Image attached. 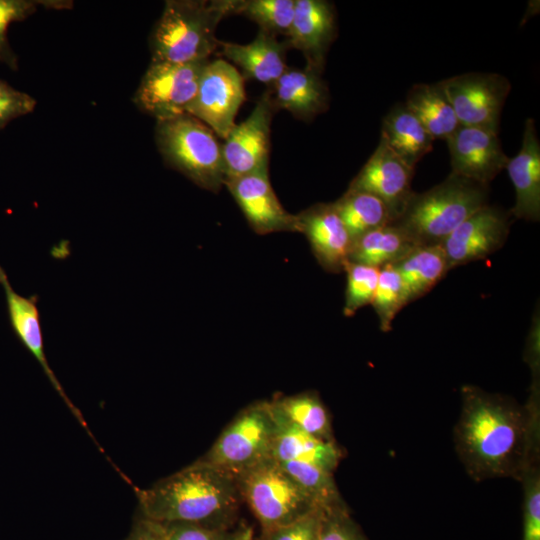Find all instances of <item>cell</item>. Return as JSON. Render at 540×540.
Segmentation results:
<instances>
[{
	"label": "cell",
	"instance_id": "cell-1",
	"mask_svg": "<svg viewBox=\"0 0 540 540\" xmlns=\"http://www.w3.org/2000/svg\"><path fill=\"white\" fill-rule=\"evenodd\" d=\"M461 411L453 430L457 456L476 481L519 479L531 413L514 398L475 385L460 390Z\"/></svg>",
	"mask_w": 540,
	"mask_h": 540
},
{
	"label": "cell",
	"instance_id": "cell-2",
	"mask_svg": "<svg viewBox=\"0 0 540 540\" xmlns=\"http://www.w3.org/2000/svg\"><path fill=\"white\" fill-rule=\"evenodd\" d=\"M136 494L141 516L149 520L227 529L235 524L242 501L234 476L200 460Z\"/></svg>",
	"mask_w": 540,
	"mask_h": 540
},
{
	"label": "cell",
	"instance_id": "cell-3",
	"mask_svg": "<svg viewBox=\"0 0 540 540\" xmlns=\"http://www.w3.org/2000/svg\"><path fill=\"white\" fill-rule=\"evenodd\" d=\"M238 0H167L149 38L151 61L209 60L218 48L219 22L235 14Z\"/></svg>",
	"mask_w": 540,
	"mask_h": 540
},
{
	"label": "cell",
	"instance_id": "cell-4",
	"mask_svg": "<svg viewBox=\"0 0 540 540\" xmlns=\"http://www.w3.org/2000/svg\"><path fill=\"white\" fill-rule=\"evenodd\" d=\"M489 186L450 173L429 190L413 192L392 224L417 245H441L469 216L488 204Z\"/></svg>",
	"mask_w": 540,
	"mask_h": 540
},
{
	"label": "cell",
	"instance_id": "cell-5",
	"mask_svg": "<svg viewBox=\"0 0 540 540\" xmlns=\"http://www.w3.org/2000/svg\"><path fill=\"white\" fill-rule=\"evenodd\" d=\"M155 141L165 163L200 188L218 192L225 184L222 144L197 118L185 113L156 121Z\"/></svg>",
	"mask_w": 540,
	"mask_h": 540
},
{
	"label": "cell",
	"instance_id": "cell-6",
	"mask_svg": "<svg viewBox=\"0 0 540 540\" xmlns=\"http://www.w3.org/2000/svg\"><path fill=\"white\" fill-rule=\"evenodd\" d=\"M235 478L261 531L286 525L320 507L271 457Z\"/></svg>",
	"mask_w": 540,
	"mask_h": 540
},
{
	"label": "cell",
	"instance_id": "cell-7",
	"mask_svg": "<svg viewBox=\"0 0 540 540\" xmlns=\"http://www.w3.org/2000/svg\"><path fill=\"white\" fill-rule=\"evenodd\" d=\"M275 421L269 401L241 410L198 460L234 477L271 457Z\"/></svg>",
	"mask_w": 540,
	"mask_h": 540
},
{
	"label": "cell",
	"instance_id": "cell-8",
	"mask_svg": "<svg viewBox=\"0 0 540 540\" xmlns=\"http://www.w3.org/2000/svg\"><path fill=\"white\" fill-rule=\"evenodd\" d=\"M209 60L193 63L151 61L132 98L142 112L156 121L187 113L201 73Z\"/></svg>",
	"mask_w": 540,
	"mask_h": 540
},
{
	"label": "cell",
	"instance_id": "cell-9",
	"mask_svg": "<svg viewBox=\"0 0 540 540\" xmlns=\"http://www.w3.org/2000/svg\"><path fill=\"white\" fill-rule=\"evenodd\" d=\"M245 98L242 74L226 60H209L187 113L224 140L235 126L236 114Z\"/></svg>",
	"mask_w": 540,
	"mask_h": 540
},
{
	"label": "cell",
	"instance_id": "cell-10",
	"mask_svg": "<svg viewBox=\"0 0 540 540\" xmlns=\"http://www.w3.org/2000/svg\"><path fill=\"white\" fill-rule=\"evenodd\" d=\"M462 126L498 132L501 112L511 90L497 73L470 72L440 81Z\"/></svg>",
	"mask_w": 540,
	"mask_h": 540
},
{
	"label": "cell",
	"instance_id": "cell-11",
	"mask_svg": "<svg viewBox=\"0 0 540 540\" xmlns=\"http://www.w3.org/2000/svg\"><path fill=\"white\" fill-rule=\"evenodd\" d=\"M275 111L265 92L248 118L235 124L223 140L226 180L269 172L270 127Z\"/></svg>",
	"mask_w": 540,
	"mask_h": 540
},
{
	"label": "cell",
	"instance_id": "cell-12",
	"mask_svg": "<svg viewBox=\"0 0 540 540\" xmlns=\"http://www.w3.org/2000/svg\"><path fill=\"white\" fill-rule=\"evenodd\" d=\"M510 216L487 204L463 221L441 244L450 270L498 251L508 237Z\"/></svg>",
	"mask_w": 540,
	"mask_h": 540
},
{
	"label": "cell",
	"instance_id": "cell-13",
	"mask_svg": "<svg viewBox=\"0 0 540 540\" xmlns=\"http://www.w3.org/2000/svg\"><path fill=\"white\" fill-rule=\"evenodd\" d=\"M414 173L415 169L406 165L380 138L375 151L348 189L367 192L382 200L393 222L414 192L411 188Z\"/></svg>",
	"mask_w": 540,
	"mask_h": 540
},
{
	"label": "cell",
	"instance_id": "cell-14",
	"mask_svg": "<svg viewBox=\"0 0 540 540\" xmlns=\"http://www.w3.org/2000/svg\"><path fill=\"white\" fill-rule=\"evenodd\" d=\"M446 141L451 173L484 185L489 186L509 160L493 130L460 125Z\"/></svg>",
	"mask_w": 540,
	"mask_h": 540
},
{
	"label": "cell",
	"instance_id": "cell-15",
	"mask_svg": "<svg viewBox=\"0 0 540 540\" xmlns=\"http://www.w3.org/2000/svg\"><path fill=\"white\" fill-rule=\"evenodd\" d=\"M227 187L254 232H297L296 215L286 211L278 200L268 173L230 178Z\"/></svg>",
	"mask_w": 540,
	"mask_h": 540
},
{
	"label": "cell",
	"instance_id": "cell-16",
	"mask_svg": "<svg viewBox=\"0 0 540 540\" xmlns=\"http://www.w3.org/2000/svg\"><path fill=\"white\" fill-rule=\"evenodd\" d=\"M337 34L336 13L325 0H296L293 21L287 35L288 47L302 52L306 68L322 73L326 55Z\"/></svg>",
	"mask_w": 540,
	"mask_h": 540
},
{
	"label": "cell",
	"instance_id": "cell-17",
	"mask_svg": "<svg viewBox=\"0 0 540 540\" xmlns=\"http://www.w3.org/2000/svg\"><path fill=\"white\" fill-rule=\"evenodd\" d=\"M297 232L307 238L321 267L332 273L343 271L352 240L333 203H318L296 214Z\"/></svg>",
	"mask_w": 540,
	"mask_h": 540
},
{
	"label": "cell",
	"instance_id": "cell-18",
	"mask_svg": "<svg viewBox=\"0 0 540 540\" xmlns=\"http://www.w3.org/2000/svg\"><path fill=\"white\" fill-rule=\"evenodd\" d=\"M0 285L5 293L8 318L15 336L39 363L49 382L76 419L82 426L87 428L82 414L66 395L60 381L47 361L40 312L37 306L38 296L25 297L17 293L11 286L8 276L1 265Z\"/></svg>",
	"mask_w": 540,
	"mask_h": 540
},
{
	"label": "cell",
	"instance_id": "cell-19",
	"mask_svg": "<svg viewBox=\"0 0 540 540\" xmlns=\"http://www.w3.org/2000/svg\"><path fill=\"white\" fill-rule=\"evenodd\" d=\"M507 173L515 188V204L509 214L526 221L540 219V143L535 122H525L519 152L509 158Z\"/></svg>",
	"mask_w": 540,
	"mask_h": 540
},
{
	"label": "cell",
	"instance_id": "cell-20",
	"mask_svg": "<svg viewBox=\"0 0 540 540\" xmlns=\"http://www.w3.org/2000/svg\"><path fill=\"white\" fill-rule=\"evenodd\" d=\"M266 91L275 110L284 109L296 118L310 120L329 106V90L321 74L288 68Z\"/></svg>",
	"mask_w": 540,
	"mask_h": 540
},
{
	"label": "cell",
	"instance_id": "cell-21",
	"mask_svg": "<svg viewBox=\"0 0 540 540\" xmlns=\"http://www.w3.org/2000/svg\"><path fill=\"white\" fill-rule=\"evenodd\" d=\"M220 54L242 70V76L268 86L277 81L288 69L285 63L287 42H279L275 35L259 30L248 44L218 42Z\"/></svg>",
	"mask_w": 540,
	"mask_h": 540
},
{
	"label": "cell",
	"instance_id": "cell-22",
	"mask_svg": "<svg viewBox=\"0 0 540 540\" xmlns=\"http://www.w3.org/2000/svg\"><path fill=\"white\" fill-rule=\"evenodd\" d=\"M271 411L276 426L271 458L276 461L306 462L331 473L335 471L344 456L343 449L336 441H326L301 431L272 408Z\"/></svg>",
	"mask_w": 540,
	"mask_h": 540
},
{
	"label": "cell",
	"instance_id": "cell-23",
	"mask_svg": "<svg viewBox=\"0 0 540 540\" xmlns=\"http://www.w3.org/2000/svg\"><path fill=\"white\" fill-rule=\"evenodd\" d=\"M381 138L413 169L433 150L435 141L404 103L395 105L384 117Z\"/></svg>",
	"mask_w": 540,
	"mask_h": 540
},
{
	"label": "cell",
	"instance_id": "cell-24",
	"mask_svg": "<svg viewBox=\"0 0 540 540\" xmlns=\"http://www.w3.org/2000/svg\"><path fill=\"white\" fill-rule=\"evenodd\" d=\"M404 104L435 140L446 141L460 126L440 82L413 85Z\"/></svg>",
	"mask_w": 540,
	"mask_h": 540
},
{
	"label": "cell",
	"instance_id": "cell-25",
	"mask_svg": "<svg viewBox=\"0 0 540 540\" xmlns=\"http://www.w3.org/2000/svg\"><path fill=\"white\" fill-rule=\"evenodd\" d=\"M416 246L402 229L389 223L353 240L348 261L381 268L397 263Z\"/></svg>",
	"mask_w": 540,
	"mask_h": 540
},
{
	"label": "cell",
	"instance_id": "cell-26",
	"mask_svg": "<svg viewBox=\"0 0 540 540\" xmlns=\"http://www.w3.org/2000/svg\"><path fill=\"white\" fill-rule=\"evenodd\" d=\"M393 265L402 278L409 302L426 295L450 270L441 245L416 246Z\"/></svg>",
	"mask_w": 540,
	"mask_h": 540
},
{
	"label": "cell",
	"instance_id": "cell-27",
	"mask_svg": "<svg viewBox=\"0 0 540 540\" xmlns=\"http://www.w3.org/2000/svg\"><path fill=\"white\" fill-rule=\"evenodd\" d=\"M272 410L294 427L326 441H336L328 409L316 391L277 396Z\"/></svg>",
	"mask_w": 540,
	"mask_h": 540
},
{
	"label": "cell",
	"instance_id": "cell-28",
	"mask_svg": "<svg viewBox=\"0 0 540 540\" xmlns=\"http://www.w3.org/2000/svg\"><path fill=\"white\" fill-rule=\"evenodd\" d=\"M518 481L522 485V538L540 540V424L530 426L524 463Z\"/></svg>",
	"mask_w": 540,
	"mask_h": 540
},
{
	"label": "cell",
	"instance_id": "cell-29",
	"mask_svg": "<svg viewBox=\"0 0 540 540\" xmlns=\"http://www.w3.org/2000/svg\"><path fill=\"white\" fill-rule=\"evenodd\" d=\"M333 205L352 241L392 222L384 202L367 192L347 189Z\"/></svg>",
	"mask_w": 540,
	"mask_h": 540
},
{
	"label": "cell",
	"instance_id": "cell-30",
	"mask_svg": "<svg viewBox=\"0 0 540 540\" xmlns=\"http://www.w3.org/2000/svg\"><path fill=\"white\" fill-rule=\"evenodd\" d=\"M282 469L323 509L346 505L333 473L300 461H277Z\"/></svg>",
	"mask_w": 540,
	"mask_h": 540
},
{
	"label": "cell",
	"instance_id": "cell-31",
	"mask_svg": "<svg viewBox=\"0 0 540 540\" xmlns=\"http://www.w3.org/2000/svg\"><path fill=\"white\" fill-rule=\"evenodd\" d=\"M409 302L402 278L393 264L379 269L377 287L371 302L383 332L392 329V322Z\"/></svg>",
	"mask_w": 540,
	"mask_h": 540
},
{
	"label": "cell",
	"instance_id": "cell-32",
	"mask_svg": "<svg viewBox=\"0 0 540 540\" xmlns=\"http://www.w3.org/2000/svg\"><path fill=\"white\" fill-rule=\"evenodd\" d=\"M296 0H238L235 14H242L257 23L261 30L287 37Z\"/></svg>",
	"mask_w": 540,
	"mask_h": 540
},
{
	"label": "cell",
	"instance_id": "cell-33",
	"mask_svg": "<svg viewBox=\"0 0 540 540\" xmlns=\"http://www.w3.org/2000/svg\"><path fill=\"white\" fill-rule=\"evenodd\" d=\"M50 9H69L72 1L59 0H0V62L10 69H18V58L12 50L7 30L11 23L23 21L36 12L38 7Z\"/></svg>",
	"mask_w": 540,
	"mask_h": 540
},
{
	"label": "cell",
	"instance_id": "cell-34",
	"mask_svg": "<svg viewBox=\"0 0 540 540\" xmlns=\"http://www.w3.org/2000/svg\"><path fill=\"white\" fill-rule=\"evenodd\" d=\"M379 269L348 261L346 272V291L343 314L353 316L362 307L371 304L379 278Z\"/></svg>",
	"mask_w": 540,
	"mask_h": 540
},
{
	"label": "cell",
	"instance_id": "cell-35",
	"mask_svg": "<svg viewBox=\"0 0 540 540\" xmlns=\"http://www.w3.org/2000/svg\"><path fill=\"white\" fill-rule=\"evenodd\" d=\"M324 509L317 507L299 519L261 531L259 540H319Z\"/></svg>",
	"mask_w": 540,
	"mask_h": 540
},
{
	"label": "cell",
	"instance_id": "cell-36",
	"mask_svg": "<svg viewBox=\"0 0 540 540\" xmlns=\"http://www.w3.org/2000/svg\"><path fill=\"white\" fill-rule=\"evenodd\" d=\"M319 540H369L347 505L324 509Z\"/></svg>",
	"mask_w": 540,
	"mask_h": 540
},
{
	"label": "cell",
	"instance_id": "cell-37",
	"mask_svg": "<svg viewBox=\"0 0 540 540\" xmlns=\"http://www.w3.org/2000/svg\"><path fill=\"white\" fill-rule=\"evenodd\" d=\"M159 523V522H158ZM163 540H232L234 531L190 522L159 523Z\"/></svg>",
	"mask_w": 540,
	"mask_h": 540
},
{
	"label": "cell",
	"instance_id": "cell-38",
	"mask_svg": "<svg viewBox=\"0 0 540 540\" xmlns=\"http://www.w3.org/2000/svg\"><path fill=\"white\" fill-rule=\"evenodd\" d=\"M36 104L32 96L0 80V130L10 121L31 113Z\"/></svg>",
	"mask_w": 540,
	"mask_h": 540
},
{
	"label": "cell",
	"instance_id": "cell-39",
	"mask_svg": "<svg viewBox=\"0 0 540 540\" xmlns=\"http://www.w3.org/2000/svg\"><path fill=\"white\" fill-rule=\"evenodd\" d=\"M539 315L533 318V323L528 335L524 359L531 370V374H540V326Z\"/></svg>",
	"mask_w": 540,
	"mask_h": 540
},
{
	"label": "cell",
	"instance_id": "cell-40",
	"mask_svg": "<svg viewBox=\"0 0 540 540\" xmlns=\"http://www.w3.org/2000/svg\"><path fill=\"white\" fill-rule=\"evenodd\" d=\"M124 540H163L160 524L141 516Z\"/></svg>",
	"mask_w": 540,
	"mask_h": 540
},
{
	"label": "cell",
	"instance_id": "cell-41",
	"mask_svg": "<svg viewBox=\"0 0 540 540\" xmlns=\"http://www.w3.org/2000/svg\"><path fill=\"white\" fill-rule=\"evenodd\" d=\"M232 540H253L252 528L246 524H241L235 529Z\"/></svg>",
	"mask_w": 540,
	"mask_h": 540
}]
</instances>
